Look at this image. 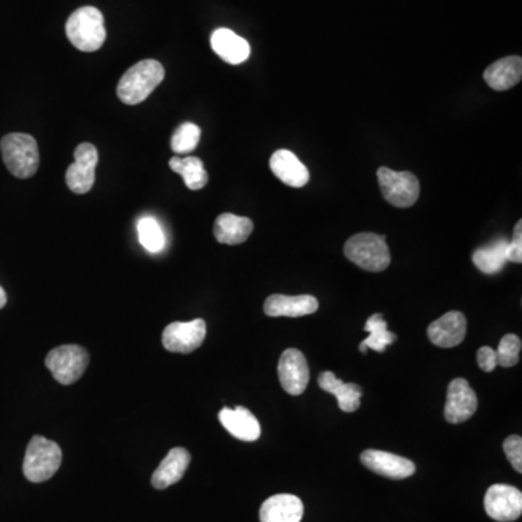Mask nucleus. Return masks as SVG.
Returning <instances> with one entry per match:
<instances>
[{"mask_svg": "<svg viewBox=\"0 0 522 522\" xmlns=\"http://www.w3.org/2000/svg\"><path fill=\"white\" fill-rule=\"evenodd\" d=\"M164 67L157 60H143L126 70L119 80L116 94L125 104L143 103L164 80Z\"/></svg>", "mask_w": 522, "mask_h": 522, "instance_id": "nucleus-1", "label": "nucleus"}, {"mask_svg": "<svg viewBox=\"0 0 522 522\" xmlns=\"http://www.w3.org/2000/svg\"><path fill=\"white\" fill-rule=\"evenodd\" d=\"M65 34L77 50L84 53L98 51L106 40L103 15L94 6L80 7L67 19Z\"/></svg>", "mask_w": 522, "mask_h": 522, "instance_id": "nucleus-2", "label": "nucleus"}, {"mask_svg": "<svg viewBox=\"0 0 522 522\" xmlns=\"http://www.w3.org/2000/svg\"><path fill=\"white\" fill-rule=\"evenodd\" d=\"M5 166L18 179H29L40 166V152L35 138L28 133H7L0 141Z\"/></svg>", "mask_w": 522, "mask_h": 522, "instance_id": "nucleus-3", "label": "nucleus"}, {"mask_svg": "<svg viewBox=\"0 0 522 522\" xmlns=\"http://www.w3.org/2000/svg\"><path fill=\"white\" fill-rule=\"evenodd\" d=\"M347 259L366 271H383L389 267L390 251L385 235L360 232L344 245Z\"/></svg>", "mask_w": 522, "mask_h": 522, "instance_id": "nucleus-4", "label": "nucleus"}, {"mask_svg": "<svg viewBox=\"0 0 522 522\" xmlns=\"http://www.w3.org/2000/svg\"><path fill=\"white\" fill-rule=\"evenodd\" d=\"M62 461V448L57 443L45 437H33L26 447L24 475L29 482H45L57 473Z\"/></svg>", "mask_w": 522, "mask_h": 522, "instance_id": "nucleus-5", "label": "nucleus"}, {"mask_svg": "<svg viewBox=\"0 0 522 522\" xmlns=\"http://www.w3.org/2000/svg\"><path fill=\"white\" fill-rule=\"evenodd\" d=\"M45 366L58 383L72 385L84 375L89 366V354L84 347L74 344L60 346L47 354Z\"/></svg>", "mask_w": 522, "mask_h": 522, "instance_id": "nucleus-6", "label": "nucleus"}, {"mask_svg": "<svg viewBox=\"0 0 522 522\" xmlns=\"http://www.w3.org/2000/svg\"><path fill=\"white\" fill-rule=\"evenodd\" d=\"M378 181L386 202L397 208H409L419 198V182L411 172H393L380 167Z\"/></svg>", "mask_w": 522, "mask_h": 522, "instance_id": "nucleus-7", "label": "nucleus"}, {"mask_svg": "<svg viewBox=\"0 0 522 522\" xmlns=\"http://www.w3.org/2000/svg\"><path fill=\"white\" fill-rule=\"evenodd\" d=\"M206 322L201 318L191 322H173L163 331V346L172 353L189 354L202 346Z\"/></svg>", "mask_w": 522, "mask_h": 522, "instance_id": "nucleus-8", "label": "nucleus"}, {"mask_svg": "<svg viewBox=\"0 0 522 522\" xmlns=\"http://www.w3.org/2000/svg\"><path fill=\"white\" fill-rule=\"evenodd\" d=\"M72 166L65 173V183L76 195H84L91 192L94 184V170L98 166V150L91 143H84L76 148Z\"/></svg>", "mask_w": 522, "mask_h": 522, "instance_id": "nucleus-9", "label": "nucleus"}, {"mask_svg": "<svg viewBox=\"0 0 522 522\" xmlns=\"http://www.w3.org/2000/svg\"><path fill=\"white\" fill-rule=\"evenodd\" d=\"M485 511L497 522H512L521 517V490L509 485H492L485 495Z\"/></svg>", "mask_w": 522, "mask_h": 522, "instance_id": "nucleus-10", "label": "nucleus"}, {"mask_svg": "<svg viewBox=\"0 0 522 522\" xmlns=\"http://www.w3.org/2000/svg\"><path fill=\"white\" fill-rule=\"evenodd\" d=\"M279 380L289 395L300 397L310 383L307 357L296 349H288L281 354L278 366Z\"/></svg>", "mask_w": 522, "mask_h": 522, "instance_id": "nucleus-11", "label": "nucleus"}, {"mask_svg": "<svg viewBox=\"0 0 522 522\" xmlns=\"http://www.w3.org/2000/svg\"><path fill=\"white\" fill-rule=\"evenodd\" d=\"M478 397L466 379H454L447 389V402L444 417L450 424H461L475 415L478 409Z\"/></svg>", "mask_w": 522, "mask_h": 522, "instance_id": "nucleus-12", "label": "nucleus"}, {"mask_svg": "<svg viewBox=\"0 0 522 522\" xmlns=\"http://www.w3.org/2000/svg\"><path fill=\"white\" fill-rule=\"evenodd\" d=\"M360 460L369 470L388 479H407L415 473V465L409 458L388 451L366 450L361 453Z\"/></svg>", "mask_w": 522, "mask_h": 522, "instance_id": "nucleus-13", "label": "nucleus"}, {"mask_svg": "<svg viewBox=\"0 0 522 522\" xmlns=\"http://www.w3.org/2000/svg\"><path fill=\"white\" fill-rule=\"evenodd\" d=\"M468 320L458 310L444 313L428 327V339L439 349H453L465 340Z\"/></svg>", "mask_w": 522, "mask_h": 522, "instance_id": "nucleus-14", "label": "nucleus"}, {"mask_svg": "<svg viewBox=\"0 0 522 522\" xmlns=\"http://www.w3.org/2000/svg\"><path fill=\"white\" fill-rule=\"evenodd\" d=\"M320 307L317 298L312 295H271L264 302L267 317H305L315 313Z\"/></svg>", "mask_w": 522, "mask_h": 522, "instance_id": "nucleus-15", "label": "nucleus"}, {"mask_svg": "<svg viewBox=\"0 0 522 522\" xmlns=\"http://www.w3.org/2000/svg\"><path fill=\"white\" fill-rule=\"evenodd\" d=\"M303 502L295 495H274L264 501L260 508L261 522H300L303 518Z\"/></svg>", "mask_w": 522, "mask_h": 522, "instance_id": "nucleus-16", "label": "nucleus"}, {"mask_svg": "<svg viewBox=\"0 0 522 522\" xmlns=\"http://www.w3.org/2000/svg\"><path fill=\"white\" fill-rule=\"evenodd\" d=\"M271 170L281 183L291 188H303L310 179L307 167L289 150H278L271 155Z\"/></svg>", "mask_w": 522, "mask_h": 522, "instance_id": "nucleus-17", "label": "nucleus"}, {"mask_svg": "<svg viewBox=\"0 0 522 522\" xmlns=\"http://www.w3.org/2000/svg\"><path fill=\"white\" fill-rule=\"evenodd\" d=\"M220 422L231 436L241 441H256L261 436L259 419L252 415V412L242 407L235 409L223 408L220 412Z\"/></svg>", "mask_w": 522, "mask_h": 522, "instance_id": "nucleus-18", "label": "nucleus"}, {"mask_svg": "<svg viewBox=\"0 0 522 522\" xmlns=\"http://www.w3.org/2000/svg\"><path fill=\"white\" fill-rule=\"evenodd\" d=\"M191 460V453L186 448L176 447L173 450H170L157 470L153 473V487L162 490L179 482L188 470Z\"/></svg>", "mask_w": 522, "mask_h": 522, "instance_id": "nucleus-19", "label": "nucleus"}, {"mask_svg": "<svg viewBox=\"0 0 522 522\" xmlns=\"http://www.w3.org/2000/svg\"><path fill=\"white\" fill-rule=\"evenodd\" d=\"M211 47L228 64H241L250 57V44L227 28L216 29L211 36Z\"/></svg>", "mask_w": 522, "mask_h": 522, "instance_id": "nucleus-20", "label": "nucleus"}, {"mask_svg": "<svg viewBox=\"0 0 522 522\" xmlns=\"http://www.w3.org/2000/svg\"><path fill=\"white\" fill-rule=\"evenodd\" d=\"M522 58L518 55H509L501 58L488 67L483 79L494 91H509L521 82Z\"/></svg>", "mask_w": 522, "mask_h": 522, "instance_id": "nucleus-21", "label": "nucleus"}, {"mask_svg": "<svg viewBox=\"0 0 522 522\" xmlns=\"http://www.w3.org/2000/svg\"><path fill=\"white\" fill-rule=\"evenodd\" d=\"M318 385L325 392L331 393L339 400V407L344 412H356L360 408L363 390L356 383H344L332 371H324L318 378Z\"/></svg>", "mask_w": 522, "mask_h": 522, "instance_id": "nucleus-22", "label": "nucleus"}, {"mask_svg": "<svg viewBox=\"0 0 522 522\" xmlns=\"http://www.w3.org/2000/svg\"><path fill=\"white\" fill-rule=\"evenodd\" d=\"M252 230L254 225L250 218L234 213H222L216 218L213 235L221 244L238 245L249 240Z\"/></svg>", "mask_w": 522, "mask_h": 522, "instance_id": "nucleus-23", "label": "nucleus"}, {"mask_svg": "<svg viewBox=\"0 0 522 522\" xmlns=\"http://www.w3.org/2000/svg\"><path fill=\"white\" fill-rule=\"evenodd\" d=\"M508 242L507 238H499L492 244L480 247L473 252V263L482 273H499L504 269L505 264L508 263V259H507Z\"/></svg>", "mask_w": 522, "mask_h": 522, "instance_id": "nucleus-24", "label": "nucleus"}, {"mask_svg": "<svg viewBox=\"0 0 522 522\" xmlns=\"http://www.w3.org/2000/svg\"><path fill=\"white\" fill-rule=\"evenodd\" d=\"M364 331L369 332V337L359 347L361 353H366L368 349L375 350L378 353H385L386 349L398 340L397 334L388 330V324L383 320L382 313H373L366 320Z\"/></svg>", "mask_w": 522, "mask_h": 522, "instance_id": "nucleus-25", "label": "nucleus"}, {"mask_svg": "<svg viewBox=\"0 0 522 522\" xmlns=\"http://www.w3.org/2000/svg\"><path fill=\"white\" fill-rule=\"evenodd\" d=\"M170 169L173 170L174 173L181 174L183 177L186 188L191 191H201L205 188L208 183V173H206L203 162L198 157H173L170 160Z\"/></svg>", "mask_w": 522, "mask_h": 522, "instance_id": "nucleus-26", "label": "nucleus"}, {"mask_svg": "<svg viewBox=\"0 0 522 522\" xmlns=\"http://www.w3.org/2000/svg\"><path fill=\"white\" fill-rule=\"evenodd\" d=\"M201 128L195 123H182L176 131H174L173 137H172V150L176 154H189L198 147L199 141H201Z\"/></svg>", "mask_w": 522, "mask_h": 522, "instance_id": "nucleus-27", "label": "nucleus"}, {"mask_svg": "<svg viewBox=\"0 0 522 522\" xmlns=\"http://www.w3.org/2000/svg\"><path fill=\"white\" fill-rule=\"evenodd\" d=\"M140 242L147 251L159 252L164 249V234L154 218H143L138 222Z\"/></svg>", "mask_w": 522, "mask_h": 522, "instance_id": "nucleus-28", "label": "nucleus"}, {"mask_svg": "<svg viewBox=\"0 0 522 522\" xmlns=\"http://www.w3.org/2000/svg\"><path fill=\"white\" fill-rule=\"evenodd\" d=\"M519 351H521L519 337L516 334L505 335L497 350V364L502 368L516 366L519 361Z\"/></svg>", "mask_w": 522, "mask_h": 522, "instance_id": "nucleus-29", "label": "nucleus"}, {"mask_svg": "<svg viewBox=\"0 0 522 522\" xmlns=\"http://www.w3.org/2000/svg\"><path fill=\"white\" fill-rule=\"evenodd\" d=\"M504 451L508 458L512 468L522 473V438L519 436H511L504 441Z\"/></svg>", "mask_w": 522, "mask_h": 522, "instance_id": "nucleus-30", "label": "nucleus"}, {"mask_svg": "<svg viewBox=\"0 0 522 522\" xmlns=\"http://www.w3.org/2000/svg\"><path fill=\"white\" fill-rule=\"evenodd\" d=\"M507 259L512 263H522V222L518 221L514 228V237L508 242Z\"/></svg>", "mask_w": 522, "mask_h": 522, "instance_id": "nucleus-31", "label": "nucleus"}, {"mask_svg": "<svg viewBox=\"0 0 522 522\" xmlns=\"http://www.w3.org/2000/svg\"><path fill=\"white\" fill-rule=\"evenodd\" d=\"M478 364L487 373L494 371L497 366V350L490 349V347L479 349V351H478Z\"/></svg>", "mask_w": 522, "mask_h": 522, "instance_id": "nucleus-32", "label": "nucleus"}, {"mask_svg": "<svg viewBox=\"0 0 522 522\" xmlns=\"http://www.w3.org/2000/svg\"><path fill=\"white\" fill-rule=\"evenodd\" d=\"M6 302H7L6 292H5V289L2 288V286H0V310H2V308H5Z\"/></svg>", "mask_w": 522, "mask_h": 522, "instance_id": "nucleus-33", "label": "nucleus"}]
</instances>
